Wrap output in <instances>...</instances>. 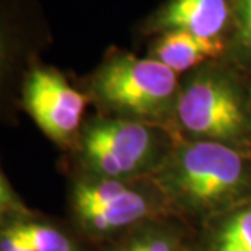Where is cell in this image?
I'll return each mask as SVG.
<instances>
[{"instance_id":"6da1fadb","label":"cell","mask_w":251,"mask_h":251,"mask_svg":"<svg viewBox=\"0 0 251 251\" xmlns=\"http://www.w3.org/2000/svg\"><path fill=\"white\" fill-rule=\"evenodd\" d=\"M158 183L181 208L215 214L251 197V166L240 150L201 140L173 153L162 166Z\"/></svg>"},{"instance_id":"7a4b0ae2","label":"cell","mask_w":251,"mask_h":251,"mask_svg":"<svg viewBox=\"0 0 251 251\" xmlns=\"http://www.w3.org/2000/svg\"><path fill=\"white\" fill-rule=\"evenodd\" d=\"M184 130L206 141L242 147L251 138V112L239 84L218 66L200 70L176 100Z\"/></svg>"},{"instance_id":"3957f363","label":"cell","mask_w":251,"mask_h":251,"mask_svg":"<svg viewBox=\"0 0 251 251\" xmlns=\"http://www.w3.org/2000/svg\"><path fill=\"white\" fill-rule=\"evenodd\" d=\"M176 73L152 57L115 52L95 73L92 91L108 108L131 119H158L176 99Z\"/></svg>"},{"instance_id":"277c9868","label":"cell","mask_w":251,"mask_h":251,"mask_svg":"<svg viewBox=\"0 0 251 251\" xmlns=\"http://www.w3.org/2000/svg\"><path fill=\"white\" fill-rule=\"evenodd\" d=\"M87 98L62 73L36 60L23 80L20 106L41 131L62 148L73 145L80 130Z\"/></svg>"},{"instance_id":"5b68a950","label":"cell","mask_w":251,"mask_h":251,"mask_svg":"<svg viewBox=\"0 0 251 251\" xmlns=\"http://www.w3.org/2000/svg\"><path fill=\"white\" fill-rule=\"evenodd\" d=\"M81 158L99 179L120 180L152 161V131L131 119H103L88 125L80 135Z\"/></svg>"},{"instance_id":"8992f818","label":"cell","mask_w":251,"mask_h":251,"mask_svg":"<svg viewBox=\"0 0 251 251\" xmlns=\"http://www.w3.org/2000/svg\"><path fill=\"white\" fill-rule=\"evenodd\" d=\"M41 38L28 0H0V112L6 102H20Z\"/></svg>"},{"instance_id":"52a82bcc","label":"cell","mask_w":251,"mask_h":251,"mask_svg":"<svg viewBox=\"0 0 251 251\" xmlns=\"http://www.w3.org/2000/svg\"><path fill=\"white\" fill-rule=\"evenodd\" d=\"M148 32L184 31L191 35L226 41L233 31V0H166L145 23Z\"/></svg>"},{"instance_id":"ba28073f","label":"cell","mask_w":251,"mask_h":251,"mask_svg":"<svg viewBox=\"0 0 251 251\" xmlns=\"http://www.w3.org/2000/svg\"><path fill=\"white\" fill-rule=\"evenodd\" d=\"M0 251H78L59 225L29 209L0 222Z\"/></svg>"},{"instance_id":"9c48e42d","label":"cell","mask_w":251,"mask_h":251,"mask_svg":"<svg viewBox=\"0 0 251 251\" xmlns=\"http://www.w3.org/2000/svg\"><path fill=\"white\" fill-rule=\"evenodd\" d=\"M229 52L230 45L226 41L200 38L184 31H168L159 34L153 42L151 57L177 74L218 60Z\"/></svg>"},{"instance_id":"30bf717a","label":"cell","mask_w":251,"mask_h":251,"mask_svg":"<svg viewBox=\"0 0 251 251\" xmlns=\"http://www.w3.org/2000/svg\"><path fill=\"white\" fill-rule=\"evenodd\" d=\"M152 206L141 193L127 188L123 194L103 205L74 212L81 227L92 234H106L145 219Z\"/></svg>"},{"instance_id":"8fae6325","label":"cell","mask_w":251,"mask_h":251,"mask_svg":"<svg viewBox=\"0 0 251 251\" xmlns=\"http://www.w3.org/2000/svg\"><path fill=\"white\" fill-rule=\"evenodd\" d=\"M212 251H251V204L234 208L212 237Z\"/></svg>"},{"instance_id":"7c38bea8","label":"cell","mask_w":251,"mask_h":251,"mask_svg":"<svg viewBox=\"0 0 251 251\" xmlns=\"http://www.w3.org/2000/svg\"><path fill=\"white\" fill-rule=\"evenodd\" d=\"M230 52L251 64V0H233V31Z\"/></svg>"},{"instance_id":"4fadbf2b","label":"cell","mask_w":251,"mask_h":251,"mask_svg":"<svg viewBox=\"0 0 251 251\" xmlns=\"http://www.w3.org/2000/svg\"><path fill=\"white\" fill-rule=\"evenodd\" d=\"M117 251H179L176 239L159 229H145L127 239Z\"/></svg>"},{"instance_id":"5bb4252c","label":"cell","mask_w":251,"mask_h":251,"mask_svg":"<svg viewBox=\"0 0 251 251\" xmlns=\"http://www.w3.org/2000/svg\"><path fill=\"white\" fill-rule=\"evenodd\" d=\"M28 208L20 200L14 188L11 187L7 177L0 168V222L6 218L25 212Z\"/></svg>"},{"instance_id":"9a60e30c","label":"cell","mask_w":251,"mask_h":251,"mask_svg":"<svg viewBox=\"0 0 251 251\" xmlns=\"http://www.w3.org/2000/svg\"><path fill=\"white\" fill-rule=\"evenodd\" d=\"M179 251H188V250H179Z\"/></svg>"}]
</instances>
